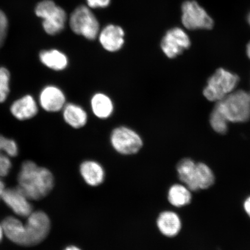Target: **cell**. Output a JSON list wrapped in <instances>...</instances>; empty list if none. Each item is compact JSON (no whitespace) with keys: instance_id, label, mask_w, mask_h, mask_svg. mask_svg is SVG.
Segmentation results:
<instances>
[{"instance_id":"cell-34","label":"cell","mask_w":250,"mask_h":250,"mask_svg":"<svg viewBox=\"0 0 250 250\" xmlns=\"http://www.w3.org/2000/svg\"><path fill=\"white\" fill-rule=\"evenodd\" d=\"M248 22H249V23L250 25V14L248 16Z\"/></svg>"},{"instance_id":"cell-29","label":"cell","mask_w":250,"mask_h":250,"mask_svg":"<svg viewBox=\"0 0 250 250\" xmlns=\"http://www.w3.org/2000/svg\"><path fill=\"white\" fill-rule=\"evenodd\" d=\"M244 210L250 218V196L247 198L243 203Z\"/></svg>"},{"instance_id":"cell-19","label":"cell","mask_w":250,"mask_h":250,"mask_svg":"<svg viewBox=\"0 0 250 250\" xmlns=\"http://www.w3.org/2000/svg\"><path fill=\"white\" fill-rule=\"evenodd\" d=\"M90 105L94 115L102 120L110 117L114 112V104L109 96L103 93H97L92 96Z\"/></svg>"},{"instance_id":"cell-15","label":"cell","mask_w":250,"mask_h":250,"mask_svg":"<svg viewBox=\"0 0 250 250\" xmlns=\"http://www.w3.org/2000/svg\"><path fill=\"white\" fill-rule=\"evenodd\" d=\"M10 111L13 116L20 121L30 120L38 113V105L33 96L26 95L15 101Z\"/></svg>"},{"instance_id":"cell-11","label":"cell","mask_w":250,"mask_h":250,"mask_svg":"<svg viewBox=\"0 0 250 250\" xmlns=\"http://www.w3.org/2000/svg\"><path fill=\"white\" fill-rule=\"evenodd\" d=\"M63 92L55 85H48L43 88L39 96V103L45 111L56 112L62 110L66 104Z\"/></svg>"},{"instance_id":"cell-20","label":"cell","mask_w":250,"mask_h":250,"mask_svg":"<svg viewBox=\"0 0 250 250\" xmlns=\"http://www.w3.org/2000/svg\"><path fill=\"white\" fill-rule=\"evenodd\" d=\"M39 58L43 65L53 70H64L68 65L67 56L57 49L42 51L40 52Z\"/></svg>"},{"instance_id":"cell-32","label":"cell","mask_w":250,"mask_h":250,"mask_svg":"<svg viewBox=\"0 0 250 250\" xmlns=\"http://www.w3.org/2000/svg\"><path fill=\"white\" fill-rule=\"evenodd\" d=\"M64 250H82L76 246H70L65 248Z\"/></svg>"},{"instance_id":"cell-10","label":"cell","mask_w":250,"mask_h":250,"mask_svg":"<svg viewBox=\"0 0 250 250\" xmlns=\"http://www.w3.org/2000/svg\"><path fill=\"white\" fill-rule=\"evenodd\" d=\"M1 199L18 216L27 217L33 212L30 199L18 187L5 188Z\"/></svg>"},{"instance_id":"cell-25","label":"cell","mask_w":250,"mask_h":250,"mask_svg":"<svg viewBox=\"0 0 250 250\" xmlns=\"http://www.w3.org/2000/svg\"><path fill=\"white\" fill-rule=\"evenodd\" d=\"M0 151L11 157H15L18 154V146L14 140L0 136Z\"/></svg>"},{"instance_id":"cell-26","label":"cell","mask_w":250,"mask_h":250,"mask_svg":"<svg viewBox=\"0 0 250 250\" xmlns=\"http://www.w3.org/2000/svg\"><path fill=\"white\" fill-rule=\"evenodd\" d=\"M9 156L0 152V177L7 176L10 171L12 164Z\"/></svg>"},{"instance_id":"cell-18","label":"cell","mask_w":250,"mask_h":250,"mask_svg":"<svg viewBox=\"0 0 250 250\" xmlns=\"http://www.w3.org/2000/svg\"><path fill=\"white\" fill-rule=\"evenodd\" d=\"M214 181V174L210 167L202 162L197 163L190 190L195 192L199 190L208 189L213 185Z\"/></svg>"},{"instance_id":"cell-6","label":"cell","mask_w":250,"mask_h":250,"mask_svg":"<svg viewBox=\"0 0 250 250\" xmlns=\"http://www.w3.org/2000/svg\"><path fill=\"white\" fill-rule=\"evenodd\" d=\"M181 21L190 30H210L214 21L201 5L194 0L184 2L181 7Z\"/></svg>"},{"instance_id":"cell-27","label":"cell","mask_w":250,"mask_h":250,"mask_svg":"<svg viewBox=\"0 0 250 250\" xmlns=\"http://www.w3.org/2000/svg\"><path fill=\"white\" fill-rule=\"evenodd\" d=\"M8 20L4 12L0 10V48L5 42L8 31Z\"/></svg>"},{"instance_id":"cell-21","label":"cell","mask_w":250,"mask_h":250,"mask_svg":"<svg viewBox=\"0 0 250 250\" xmlns=\"http://www.w3.org/2000/svg\"><path fill=\"white\" fill-rule=\"evenodd\" d=\"M191 192L184 184H174L168 190V202L174 208L185 207L192 201Z\"/></svg>"},{"instance_id":"cell-16","label":"cell","mask_w":250,"mask_h":250,"mask_svg":"<svg viewBox=\"0 0 250 250\" xmlns=\"http://www.w3.org/2000/svg\"><path fill=\"white\" fill-rule=\"evenodd\" d=\"M2 226L4 235L9 240L17 245L24 246L25 230L24 224L14 217L5 218L2 221Z\"/></svg>"},{"instance_id":"cell-24","label":"cell","mask_w":250,"mask_h":250,"mask_svg":"<svg viewBox=\"0 0 250 250\" xmlns=\"http://www.w3.org/2000/svg\"><path fill=\"white\" fill-rule=\"evenodd\" d=\"M10 73L4 67H0V103H4L8 98L10 89Z\"/></svg>"},{"instance_id":"cell-3","label":"cell","mask_w":250,"mask_h":250,"mask_svg":"<svg viewBox=\"0 0 250 250\" xmlns=\"http://www.w3.org/2000/svg\"><path fill=\"white\" fill-rule=\"evenodd\" d=\"M239 81L236 74L220 68L209 78L203 94L208 101L220 102L234 91Z\"/></svg>"},{"instance_id":"cell-13","label":"cell","mask_w":250,"mask_h":250,"mask_svg":"<svg viewBox=\"0 0 250 250\" xmlns=\"http://www.w3.org/2000/svg\"><path fill=\"white\" fill-rule=\"evenodd\" d=\"M156 227L162 235L173 237L179 234L182 228V221L179 214L171 210H165L158 215Z\"/></svg>"},{"instance_id":"cell-5","label":"cell","mask_w":250,"mask_h":250,"mask_svg":"<svg viewBox=\"0 0 250 250\" xmlns=\"http://www.w3.org/2000/svg\"><path fill=\"white\" fill-rule=\"evenodd\" d=\"M70 25L72 30L78 35L89 40H95L100 33L98 19L89 7L81 5L71 14Z\"/></svg>"},{"instance_id":"cell-31","label":"cell","mask_w":250,"mask_h":250,"mask_svg":"<svg viewBox=\"0 0 250 250\" xmlns=\"http://www.w3.org/2000/svg\"><path fill=\"white\" fill-rule=\"evenodd\" d=\"M4 235V230H3V228L2 226V224H0V242L2 241L3 236Z\"/></svg>"},{"instance_id":"cell-1","label":"cell","mask_w":250,"mask_h":250,"mask_svg":"<svg viewBox=\"0 0 250 250\" xmlns=\"http://www.w3.org/2000/svg\"><path fill=\"white\" fill-rule=\"evenodd\" d=\"M18 187L30 200L42 199L51 192L54 178L47 168L27 161L21 165L18 177Z\"/></svg>"},{"instance_id":"cell-28","label":"cell","mask_w":250,"mask_h":250,"mask_svg":"<svg viewBox=\"0 0 250 250\" xmlns=\"http://www.w3.org/2000/svg\"><path fill=\"white\" fill-rule=\"evenodd\" d=\"M86 2L90 8H105L110 4L111 0H86Z\"/></svg>"},{"instance_id":"cell-2","label":"cell","mask_w":250,"mask_h":250,"mask_svg":"<svg viewBox=\"0 0 250 250\" xmlns=\"http://www.w3.org/2000/svg\"><path fill=\"white\" fill-rule=\"evenodd\" d=\"M217 104L229 122L245 123L250 119V95L243 90L229 94Z\"/></svg>"},{"instance_id":"cell-22","label":"cell","mask_w":250,"mask_h":250,"mask_svg":"<svg viewBox=\"0 0 250 250\" xmlns=\"http://www.w3.org/2000/svg\"><path fill=\"white\" fill-rule=\"evenodd\" d=\"M196 163L190 158H184L177 165L178 177L184 185L190 189L193 184Z\"/></svg>"},{"instance_id":"cell-4","label":"cell","mask_w":250,"mask_h":250,"mask_svg":"<svg viewBox=\"0 0 250 250\" xmlns=\"http://www.w3.org/2000/svg\"><path fill=\"white\" fill-rule=\"evenodd\" d=\"M35 11L37 16L42 19L43 29L47 34L54 36L64 29L66 13L51 0L40 2L37 5Z\"/></svg>"},{"instance_id":"cell-30","label":"cell","mask_w":250,"mask_h":250,"mask_svg":"<svg viewBox=\"0 0 250 250\" xmlns=\"http://www.w3.org/2000/svg\"><path fill=\"white\" fill-rule=\"evenodd\" d=\"M5 186L4 183L1 179V177H0V199H1V196L2 195L3 192L5 189Z\"/></svg>"},{"instance_id":"cell-7","label":"cell","mask_w":250,"mask_h":250,"mask_svg":"<svg viewBox=\"0 0 250 250\" xmlns=\"http://www.w3.org/2000/svg\"><path fill=\"white\" fill-rule=\"evenodd\" d=\"M110 142L115 151L123 155L136 154L143 146L139 134L126 126L115 128L111 134Z\"/></svg>"},{"instance_id":"cell-14","label":"cell","mask_w":250,"mask_h":250,"mask_svg":"<svg viewBox=\"0 0 250 250\" xmlns=\"http://www.w3.org/2000/svg\"><path fill=\"white\" fill-rule=\"evenodd\" d=\"M80 173L87 186L96 187L102 185L105 177V172L103 166L93 160L83 161L80 167Z\"/></svg>"},{"instance_id":"cell-35","label":"cell","mask_w":250,"mask_h":250,"mask_svg":"<svg viewBox=\"0 0 250 250\" xmlns=\"http://www.w3.org/2000/svg\"><path fill=\"white\" fill-rule=\"evenodd\" d=\"M0 152H1V151H0Z\"/></svg>"},{"instance_id":"cell-17","label":"cell","mask_w":250,"mask_h":250,"mask_svg":"<svg viewBox=\"0 0 250 250\" xmlns=\"http://www.w3.org/2000/svg\"><path fill=\"white\" fill-rule=\"evenodd\" d=\"M62 110L64 121L74 129H80L87 124L86 112L79 105L68 103L65 105Z\"/></svg>"},{"instance_id":"cell-9","label":"cell","mask_w":250,"mask_h":250,"mask_svg":"<svg viewBox=\"0 0 250 250\" xmlns=\"http://www.w3.org/2000/svg\"><path fill=\"white\" fill-rule=\"evenodd\" d=\"M190 46L188 35L180 27H174L168 30L161 42L162 52L169 59L177 58Z\"/></svg>"},{"instance_id":"cell-12","label":"cell","mask_w":250,"mask_h":250,"mask_svg":"<svg viewBox=\"0 0 250 250\" xmlns=\"http://www.w3.org/2000/svg\"><path fill=\"white\" fill-rule=\"evenodd\" d=\"M99 42L105 51L115 52L120 51L125 43V31L115 24H108L99 34Z\"/></svg>"},{"instance_id":"cell-8","label":"cell","mask_w":250,"mask_h":250,"mask_svg":"<svg viewBox=\"0 0 250 250\" xmlns=\"http://www.w3.org/2000/svg\"><path fill=\"white\" fill-rule=\"evenodd\" d=\"M24 224V246H33L42 242L49 233L51 221L44 212H31Z\"/></svg>"},{"instance_id":"cell-33","label":"cell","mask_w":250,"mask_h":250,"mask_svg":"<svg viewBox=\"0 0 250 250\" xmlns=\"http://www.w3.org/2000/svg\"><path fill=\"white\" fill-rule=\"evenodd\" d=\"M247 54H248L249 58L250 59V42L249 43L248 46H247Z\"/></svg>"},{"instance_id":"cell-23","label":"cell","mask_w":250,"mask_h":250,"mask_svg":"<svg viewBox=\"0 0 250 250\" xmlns=\"http://www.w3.org/2000/svg\"><path fill=\"white\" fill-rule=\"evenodd\" d=\"M210 123L212 129L217 133L224 134L227 132L229 121L217 104L211 112Z\"/></svg>"}]
</instances>
